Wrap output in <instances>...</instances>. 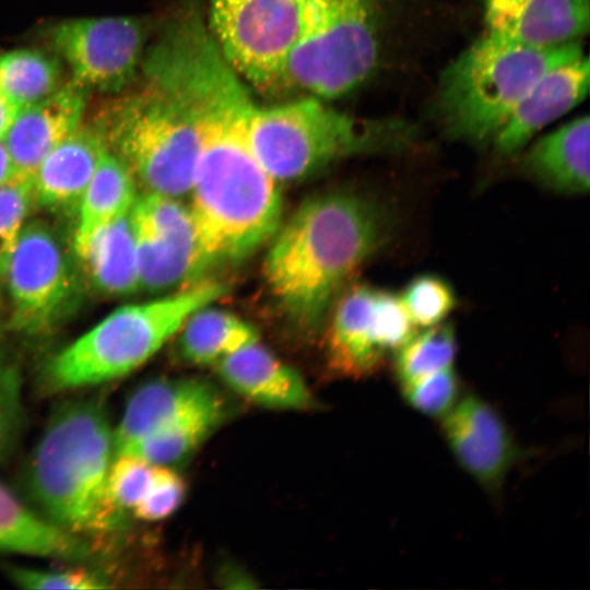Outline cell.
Listing matches in <instances>:
<instances>
[{"instance_id": "836d02e7", "label": "cell", "mask_w": 590, "mask_h": 590, "mask_svg": "<svg viewBox=\"0 0 590 590\" xmlns=\"http://www.w3.org/2000/svg\"><path fill=\"white\" fill-rule=\"evenodd\" d=\"M34 201L30 179H15L0 186V268L12 250Z\"/></svg>"}, {"instance_id": "4dcf8cb0", "label": "cell", "mask_w": 590, "mask_h": 590, "mask_svg": "<svg viewBox=\"0 0 590 590\" xmlns=\"http://www.w3.org/2000/svg\"><path fill=\"white\" fill-rule=\"evenodd\" d=\"M401 390L411 406L426 415L440 417L457 403L459 382L452 367H448L401 384Z\"/></svg>"}, {"instance_id": "9a60e30c", "label": "cell", "mask_w": 590, "mask_h": 590, "mask_svg": "<svg viewBox=\"0 0 590 590\" xmlns=\"http://www.w3.org/2000/svg\"><path fill=\"white\" fill-rule=\"evenodd\" d=\"M589 90V60L581 52L546 72L521 98L493 141L496 152L511 155L545 126L585 99Z\"/></svg>"}, {"instance_id": "f1b7e54d", "label": "cell", "mask_w": 590, "mask_h": 590, "mask_svg": "<svg viewBox=\"0 0 590 590\" xmlns=\"http://www.w3.org/2000/svg\"><path fill=\"white\" fill-rule=\"evenodd\" d=\"M400 299L412 323L421 328L439 324L457 303L451 285L433 274L414 278L405 286Z\"/></svg>"}, {"instance_id": "74e56055", "label": "cell", "mask_w": 590, "mask_h": 590, "mask_svg": "<svg viewBox=\"0 0 590 590\" xmlns=\"http://www.w3.org/2000/svg\"><path fill=\"white\" fill-rule=\"evenodd\" d=\"M15 179H17V177L13 162L4 142L0 140V186L9 184Z\"/></svg>"}, {"instance_id": "5bb4252c", "label": "cell", "mask_w": 590, "mask_h": 590, "mask_svg": "<svg viewBox=\"0 0 590 590\" xmlns=\"http://www.w3.org/2000/svg\"><path fill=\"white\" fill-rule=\"evenodd\" d=\"M87 92L71 80L49 96L20 108L2 140L17 179L32 180L47 154L81 126Z\"/></svg>"}, {"instance_id": "2e32d148", "label": "cell", "mask_w": 590, "mask_h": 590, "mask_svg": "<svg viewBox=\"0 0 590 590\" xmlns=\"http://www.w3.org/2000/svg\"><path fill=\"white\" fill-rule=\"evenodd\" d=\"M485 31L536 47L579 42L589 31V0H477Z\"/></svg>"}, {"instance_id": "83f0119b", "label": "cell", "mask_w": 590, "mask_h": 590, "mask_svg": "<svg viewBox=\"0 0 590 590\" xmlns=\"http://www.w3.org/2000/svg\"><path fill=\"white\" fill-rule=\"evenodd\" d=\"M456 352V334L448 323L412 334L396 354L394 370L400 385L451 367Z\"/></svg>"}, {"instance_id": "7402d4cb", "label": "cell", "mask_w": 590, "mask_h": 590, "mask_svg": "<svg viewBox=\"0 0 590 590\" xmlns=\"http://www.w3.org/2000/svg\"><path fill=\"white\" fill-rule=\"evenodd\" d=\"M135 180L108 149L103 154L78 205L74 250L82 260L93 239L127 214L134 201Z\"/></svg>"}, {"instance_id": "e575fe53", "label": "cell", "mask_w": 590, "mask_h": 590, "mask_svg": "<svg viewBox=\"0 0 590 590\" xmlns=\"http://www.w3.org/2000/svg\"><path fill=\"white\" fill-rule=\"evenodd\" d=\"M374 323L378 343L386 354L397 351L413 334L414 324L400 296L388 291L376 290Z\"/></svg>"}, {"instance_id": "f546056e", "label": "cell", "mask_w": 590, "mask_h": 590, "mask_svg": "<svg viewBox=\"0 0 590 590\" xmlns=\"http://www.w3.org/2000/svg\"><path fill=\"white\" fill-rule=\"evenodd\" d=\"M186 493V483L177 472L168 465L153 464L149 488L132 511L141 520H164L180 507Z\"/></svg>"}, {"instance_id": "7a4b0ae2", "label": "cell", "mask_w": 590, "mask_h": 590, "mask_svg": "<svg viewBox=\"0 0 590 590\" xmlns=\"http://www.w3.org/2000/svg\"><path fill=\"white\" fill-rule=\"evenodd\" d=\"M392 229L390 211L369 198L347 191L312 194L271 238L266 284L296 324L314 329Z\"/></svg>"}, {"instance_id": "d4e9b609", "label": "cell", "mask_w": 590, "mask_h": 590, "mask_svg": "<svg viewBox=\"0 0 590 590\" xmlns=\"http://www.w3.org/2000/svg\"><path fill=\"white\" fill-rule=\"evenodd\" d=\"M226 415L221 394L145 435L120 453L135 455L151 464L169 465L193 452Z\"/></svg>"}, {"instance_id": "8fae6325", "label": "cell", "mask_w": 590, "mask_h": 590, "mask_svg": "<svg viewBox=\"0 0 590 590\" xmlns=\"http://www.w3.org/2000/svg\"><path fill=\"white\" fill-rule=\"evenodd\" d=\"M1 268L12 299L14 328L28 334L47 330L72 286L67 257L55 232L38 221L24 225Z\"/></svg>"}, {"instance_id": "277c9868", "label": "cell", "mask_w": 590, "mask_h": 590, "mask_svg": "<svg viewBox=\"0 0 590 590\" xmlns=\"http://www.w3.org/2000/svg\"><path fill=\"white\" fill-rule=\"evenodd\" d=\"M581 52L579 42L536 47L485 31L439 76L435 109L445 133L475 145L493 143L538 79Z\"/></svg>"}, {"instance_id": "9c48e42d", "label": "cell", "mask_w": 590, "mask_h": 590, "mask_svg": "<svg viewBox=\"0 0 590 590\" xmlns=\"http://www.w3.org/2000/svg\"><path fill=\"white\" fill-rule=\"evenodd\" d=\"M208 27L224 58L257 92L287 86L297 34L295 0H209Z\"/></svg>"}, {"instance_id": "d590c367", "label": "cell", "mask_w": 590, "mask_h": 590, "mask_svg": "<svg viewBox=\"0 0 590 590\" xmlns=\"http://www.w3.org/2000/svg\"><path fill=\"white\" fill-rule=\"evenodd\" d=\"M22 418L17 374L0 361V459L11 449Z\"/></svg>"}, {"instance_id": "1f68e13d", "label": "cell", "mask_w": 590, "mask_h": 590, "mask_svg": "<svg viewBox=\"0 0 590 590\" xmlns=\"http://www.w3.org/2000/svg\"><path fill=\"white\" fill-rule=\"evenodd\" d=\"M152 465L132 453H117L113 457L108 471V492L114 504L120 509H132L146 493Z\"/></svg>"}, {"instance_id": "52a82bcc", "label": "cell", "mask_w": 590, "mask_h": 590, "mask_svg": "<svg viewBox=\"0 0 590 590\" xmlns=\"http://www.w3.org/2000/svg\"><path fill=\"white\" fill-rule=\"evenodd\" d=\"M94 126L145 192L176 199L188 194L200 137L162 88L145 80L142 88L106 104Z\"/></svg>"}, {"instance_id": "d6986e66", "label": "cell", "mask_w": 590, "mask_h": 590, "mask_svg": "<svg viewBox=\"0 0 590 590\" xmlns=\"http://www.w3.org/2000/svg\"><path fill=\"white\" fill-rule=\"evenodd\" d=\"M106 150L94 125L80 126L37 167L32 178L35 202L52 211L76 210Z\"/></svg>"}, {"instance_id": "d6a6232c", "label": "cell", "mask_w": 590, "mask_h": 590, "mask_svg": "<svg viewBox=\"0 0 590 590\" xmlns=\"http://www.w3.org/2000/svg\"><path fill=\"white\" fill-rule=\"evenodd\" d=\"M11 580L24 589H73L92 590L109 588L107 579L82 567L66 569H35L9 567Z\"/></svg>"}, {"instance_id": "7c38bea8", "label": "cell", "mask_w": 590, "mask_h": 590, "mask_svg": "<svg viewBox=\"0 0 590 590\" xmlns=\"http://www.w3.org/2000/svg\"><path fill=\"white\" fill-rule=\"evenodd\" d=\"M145 31L131 16L82 17L56 24L49 32L72 81L87 91L119 92L141 64Z\"/></svg>"}, {"instance_id": "5b68a950", "label": "cell", "mask_w": 590, "mask_h": 590, "mask_svg": "<svg viewBox=\"0 0 590 590\" xmlns=\"http://www.w3.org/2000/svg\"><path fill=\"white\" fill-rule=\"evenodd\" d=\"M414 135L404 121L355 118L315 96L255 105L247 122L250 150L276 182L303 180L358 154L399 151Z\"/></svg>"}, {"instance_id": "ac0fdd59", "label": "cell", "mask_w": 590, "mask_h": 590, "mask_svg": "<svg viewBox=\"0 0 590 590\" xmlns=\"http://www.w3.org/2000/svg\"><path fill=\"white\" fill-rule=\"evenodd\" d=\"M376 288L355 284L338 297L327 333L330 368L342 376L362 377L378 369L386 353L374 323Z\"/></svg>"}, {"instance_id": "ffe728a7", "label": "cell", "mask_w": 590, "mask_h": 590, "mask_svg": "<svg viewBox=\"0 0 590 590\" xmlns=\"http://www.w3.org/2000/svg\"><path fill=\"white\" fill-rule=\"evenodd\" d=\"M197 378L155 379L143 384L129 399L113 432L114 456L182 413L219 397Z\"/></svg>"}, {"instance_id": "e0dca14e", "label": "cell", "mask_w": 590, "mask_h": 590, "mask_svg": "<svg viewBox=\"0 0 590 590\" xmlns=\"http://www.w3.org/2000/svg\"><path fill=\"white\" fill-rule=\"evenodd\" d=\"M223 382L247 401L266 409L302 411L314 398L302 376L259 340L219 362Z\"/></svg>"}, {"instance_id": "cb8c5ba5", "label": "cell", "mask_w": 590, "mask_h": 590, "mask_svg": "<svg viewBox=\"0 0 590 590\" xmlns=\"http://www.w3.org/2000/svg\"><path fill=\"white\" fill-rule=\"evenodd\" d=\"M178 354L194 366H215L259 340L257 329L237 315L211 305L192 312L178 331Z\"/></svg>"}, {"instance_id": "3957f363", "label": "cell", "mask_w": 590, "mask_h": 590, "mask_svg": "<svg viewBox=\"0 0 590 590\" xmlns=\"http://www.w3.org/2000/svg\"><path fill=\"white\" fill-rule=\"evenodd\" d=\"M113 432L99 400L67 401L32 456L30 487L45 518L80 538L108 534L121 520L108 492Z\"/></svg>"}, {"instance_id": "30bf717a", "label": "cell", "mask_w": 590, "mask_h": 590, "mask_svg": "<svg viewBox=\"0 0 590 590\" xmlns=\"http://www.w3.org/2000/svg\"><path fill=\"white\" fill-rule=\"evenodd\" d=\"M141 290L168 291L196 282L208 269L188 205L145 192L131 208Z\"/></svg>"}, {"instance_id": "603a6c76", "label": "cell", "mask_w": 590, "mask_h": 590, "mask_svg": "<svg viewBox=\"0 0 590 590\" xmlns=\"http://www.w3.org/2000/svg\"><path fill=\"white\" fill-rule=\"evenodd\" d=\"M0 552L66 560L85 559L90 544L22 504L0 484Z\"/></svg>"}, {"instance_id": "8d00e7d4", "label": "cell", "mask_w": 590, "mask_h": 590, "mask_svg": "<svg viewBox=\"0 0 590 590\" xmlns=\"http://www.w3.org/2000/svg\"><path fill=\"white\" fill-rule=\"evenodd\" d=\"M20 107L0 91V140H3Z\"/></svg>"}, {"instance_id": "44dd1931", "label": "cell", "mask_w": 590, "mask_h": 590, "mask_svg": "<svg viewBox=\"0 0 590 590\" xmlns=\"http://www.w3.org/2000/svg\"><path fill=\"white\" fill-rule=\"evenodd\" d=\"M589 117H577L539 139L523 157L527 174L560 193L589 190Z\"/></svg>"}, {"instance_id": "4fadbf2b", "label": "cell", "mask_w": 590, "mask_h": 590, "mask_svg": "<svg viewBox=\"0 0 590 590\" xmlns=\"http://www.w3.org/2000/svg\"><path fill=\"white\" fill-rule=\"evenodd\" d=\"M442 417V434L460 465L486 491H499L519 458L499 413L483 399L469 394Z\"/></svg>"}, {"instance_id": "ba28073f", "label": "cell", "mask_w": 590, "mask_h": 590, "mask_svg": "<svg viewBox=\"0 0 590 590\" xmlns=\"http://www.w3.org/2000/svg\"><path fill=\"white\" fill-rule=\"evenodd\" d=\"M295 3L297 34L286 66L287 86L324 101L356 90L378 61V0Z\"/></svg>"}, {"instance_id": "484cf974", "label": "cell", "mask_w": 590, "mask_h": 590, "mask_svg": "<svg viewBox=\"0 0 590 590\" xmlns=\"http://www.w3.org/2000/svg\"><path fill=\"white\" fill-rule=\"evenodd\" d=\"M82 261L103 293L123 296L141 290L131 210L93 239Z\"/></svg>"}, {"instance_id": "6da1fadb", "label": "cell", "mask_w": 590, "mask_h": 590, "mask_svg": "<svg viewBox=\"0 0 590 590\" xmlns=\"http://www.w3.org/2000/svg\"><path fill=\"white\" fill-rule=\"evenodd\" d=\"M170 95L196 126L200 151L187 204L206 269L253 255L281 225L278 182L252 154L248 85L226 62H193L174 78Z\"/></svg>"}, {"instance_id": "8992f818", "label": "cell", "mask_w": 590, "mask_h": 590, "mask_svg": "<svg viewBox=\"0 0 590 590\" xmlns=\"http://www.w3.org/2000/svg\"><path fill=\"white\" fill-rule=\"evenodd\" d=\"M228 294L200 279L163 297L119 307L56 354L44 373L48 392H64L123 377L148 362L199 308Z\"/></svg>"}, {"instance_id": "4316f807", "label": "cell", "mask_w": 590, "mask_h": 590, "mask_svg": "<svg viewBox=\"0 0 590 590\" xmlns=\"http://www.w3.org/2000/svg\"><path fill=\"white\" fill-rule=\"evenodd\" d=\"M60 81V63L43 51L22 48L0 55V91L20 108L52 94Z\"/></svg>"}]
</instances>
